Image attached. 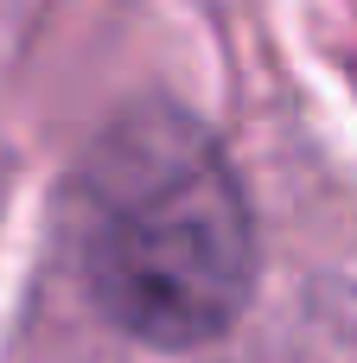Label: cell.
<instances>
[{
  "label": "cell",
  "instance_id": "6da1fadb",
  "mask_svg": "<svg viewBox=\"0 0 357 363\" xmlns=\"http://www.w3.org/2000/svg\"><path fill=\"white\" fill-rule=\"evenodd\" d=\"M64 230L96 313L153 351L211 345L249 306V198L217 134L172 102H141L96 134Z\"/></svg>",
  "mask_w": 357,
  "mask_h": 363
}]
</instances>
